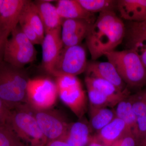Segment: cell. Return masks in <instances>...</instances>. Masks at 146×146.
<instances>
[{
	"label": "cell",
	"mask_w": 146,
	"mask_h": 146,
	"mask_svg": "<svg viewBox=\"0 0 146 146\" xmlns=\"http://www.w3.org/2000/svg\"><path fill=\"white\" fill-rule=\"evenodd\" d=\"M125 34V25L115 11L99 13L85 39L92 60H96L115 50Z\"/></svg>",
	"instance_id": "6da1fadb"
},
{
	"label": "cell",
	"mask_w": 146,
	"mask_h": 146,
	"mask_svg": "<svg viewBox=\"0 0 146 146\" xmlns=\"http://www.w3.org/2000/svg\"><path fill=\"white\" fill-rule=\"evenodd\" d=\"M24 68L0 62V98L11 110L27 104L29 80Z\"/></svg>",
	"instance_id": "7a4b0ae2"
},
{
	"label": "cell",
	"mask_w": 146,
	"mask_h": 146,
	"mask_svg": "<svg viewBox=\"0 0 146 146\" xmlns=\"http://www.w3.org/2000/svg\"><path fill=\"white\" fill-rule=\"evenodd\" d=\"M123 82L129 87L141 88L146 85V68L138 55L131 49L112 51L104 54Z\"/></svg>",
	"instance_id": "3957f363"
},
{
	"label": "cell",
	"mask_w": 146,
	"mask_h": 146,
	"mask_svg": "<svg viewBox=\"0 0 146 146\" xmlns=\"http://www.w3.org/2000/svg\"><path fill=\"white\" fill-rule=\"evenodd\" d=\"M8 125L29 146H45L48 142L27 104L11 110Z\"/></svg>",
	"instance_id": "277c9868"
},
{
	"label": "cell",
	"mask_w": 146,
	"mask_h": 146,
	"mask_svg": "<svg viewBox=\"0 0 146 146\" xmlns=\"http://www.w3.org/2000/svg\"><path fill=\"white\" fill-rule=\"evenodd\" d=\"M11 35L6 44L4 61L23 68L36 60L37 52L34 45L24 34L19 25Z\"/></svg>",
	"instance_id": "5b68a950"
},
{
	"label": "cell",
	"mask_w": 146,
	"mask_h": 146,
	"mask_svg": "<svg viewBox=\"0 0 146 146\" xmlns=\"http://www.w3.org/2000/svg\"><path fill=\"white\" fill-rule=\"evenodd\" d=\"M58 96L74 114L82 118L86 109L85 91L76 76L63 75L56 77Z\"/></svg>",
	"instance_id": "8992f818"
},
{
	"label": "cell",
	"mask_w": 146,
	"mask_h": 146,
	"mask_svg": "<svg viewBox=\"0 0 146 146\" xmlns=\"http://www.w3.org/2000/svg\"><path fill=\"white\" fill-rule=\"evenodd\" d=\"M58 96L55 82L48 78L30 79L27 89V104L37 110L51 109Z\"/></svg>",
	"instance_id": "52a82bcc"
},
{
	"label": "cell",
	"mask_w": 146,
	"mask_h": 146,
	"mask_svg": "<svg viewBox=\"0 0 146 146\" xmlns=\"http://www.w3.org/2000/svg\"><path fill=\"white\" fill-rule=\"evenodd\" d=\"M87 63L86 51L83 46L63 47L50 74L56 78L63 75L77 76L85 72Z\"/></svg>",
	"instance_id": "ba28073f"
},
{
	"label": "cell",
	"mask_w": 146,
	"mask_h": 146,
	"mask_svg": "<svg viewBox=\"0 0 146 146\" xmlns=\"http://www.w3.org/2000/svg\"><path fill=\"white\" fill-rule=\"evenodd\" d=\"M27 105L48 142L63 138L70 123L60 112L52 108L37 110Z\"/></svg>",
	"instance_id": "9c48e42d"
},
{
	"label": "cell",
	"mask_w": 146,
	"mask_h": 146,
	"mask_svg": "<svg viewBox=\"0 0 146 146\" xmlns=\"http://www.w3.org/2000/svg\"><path fill=\"white\" fill-rule=\"evenodd\" d=\"M27 0H3L0 12V34L6 40L19 25Z\"/></svg>",
	"instance_id": "30bf717a"
},
{
	"label": "cell",
	"mask_w": 146,
	"mask_h": 146,
	"mask_svg": "<svg viewBox=\"0 0 146 146\" xmlns=\"http://www.w3.org/2000/svg\"><path fill=\"white\" fill-rule=\"evenodd\" d=\"M94 23L83 19L62 20L61 36L63 47L80 44Z\"/></svg>",
	"instance_id": "8fae6325"
},
{
	"label": "cell",
	"mask_w": 146,
	"mask_h": 146,
	"mask_svg": "<svg viewBox=\"0 0 146 146\" xmlns=\"http://www.w3.org/2000/svg\"><path fill=\"white\" fill-rule=\"evenodd\" d=\"M129 22L125 27L126 45L138 55L146 68V20Z\"/></svg>",
	"instance_id": "7c38bea8"
},
{
	"label": "cell",
	"mask_w": 146,
	"mask_h": 146,
	"mask_svg": "<svg viewBox=\"0 0 146 146\" xmlns=\"http://www.w3.org/2000/svg\"><path fill=\"white\" fill-rule=\"evenodd\" d=\"M42 65L50 74L63 47L61 29L46 33L42 41Z\"/></svg>",
	"instance_id": "4fadbf2b"
},
{
	"label": "cell",
	"mask_w": 146,
	"mask_h": 146,
	"mask_svg": "<svg viewBox=\"0 0 146 146\" xmlns=\"http://www.w3.org/2000/svg\"><path fill=\"white\" fill-rule=\"evenodd\" d=\"M86 76L104 80L115 85L118 89L126 90L125 83L112 63L108 62H100L92 60L88 62L86 71Z\"/></svg>",
	"instance_id": "5bb4252c"
},
{
	"label": "cell",
	"mask_w": 146,
	"mask_h": 146,
	"mask_svg": "<svg viewBox=\"0 0 146 146\" xmlns=\"http://www.w3.org/2000/svg\"><path fill=\"white\" fill-rule=\"evenodd\" d=\"M132 131L122 120L115 117L112 121L98 131L95 138L103 145L111 146Z\"/></svg>",
	"instance_id": "9a60e30c"
},
{
	"label": "cell",
	"mask_w": 146,
	"mask_h": 146,
	"mask_svg": "<svg viewBox=\"0 0 146 146\" xmlns=\"http://www.w3.org/2000/svg\"><path fill=\"white\" fill-rule=\"evenodd\" d=\"M52 1L41 0L34 2L42 20L45 34L61 28L62 20L58 15L56 7L51 3Z\"/></svg>",
	"instance_id": "2e32d148"
},
{
	"label": "cell",
	"mask_w": 146,
	"mask_h": 146,
	"mask_svg": "<svg viewBox=\"0 0 146 146\" xmlns=\"http://www.w3.org/2000/svg\"><path fill=\"white\" fill-rule=\"evenodd\" d=\"M117 9L121 19L134 22L146 20V0H118Z\"/></svg>",
	"instance_id": "e0dca14e"
},
{
	"label": "cell",
	"mask_w": 146,
	"mask_h": 146,
	"mask_svg": "<svg viewBox=\"0 0 146 146\" xmlns=\"http://www.w3.org/2000/svg\"><path fill=\"white\" fill-rule=\"evenodd\" d=\"M89 124L82 121L70 123L62 140L69 146H87L93 136Z\"/></svg>",
	"instance_id": "ac0fdd59"
},
{
	"label": "cell",
	"mask_w": 146,
	"mask_h": 146,
	"mask_svg": "<svg viewBox=\"0 0 146 146\" xmlns=\"http://www.w3.org/2000/svg\"><path fill=\"white\" fill-rule=\"evenodd\" d=\"M56 7L62 20L83 19L92 23L96 20L94 13L85 10L77 0H59Z\"/></svg>",
	"instance_id": "d6986e66"
},
{
	"label": "cell",
	"mask_w": 146,
	"mask_h": 146,
	"mask_svg": "<svg viewBox=\"0 0 146 146\" xmlns=\"http://www.w3.org/2000/svg\"><path fill=\"white\" fill-rule=\"evenodd\" d=\"M85 83L86 85L91 86L107 97L114 107L119 102L128 97L127 89L122 91L109 82L101 78L86 76Z\"/></svg>",
	"instance_id": "ffe728a7"
},
{
	"label": "cell",
	"mask_w": 146,
	"mask_h": 146,
	"mask_svg": "<svg viewBox=\"0 0 146 146\" xmlns=\"http://www.w3.org/2000/svg\"><path fill=\"white\" fill-rule=\"evenodd\" d=\"M136 121L133 132L136 144L146 136V100L142 94L130 97Z\"/></svg>",
	"instance_id": "44dd1931"
},
{
	"label": "cell",
	"mask_w": 146,
	"mask_h": 146,
	"mask_svg": "<svg viewBox=\"0 0 146 146\" xmlns=\"http://www.w3.org/2000/svg\"><path fill=\"white\" fill-rule=\"evenodd\" d=\"M89 125L91 129L97 132L112 121L116 117L115 110L108 107H90Z\"/></svg>",
	"instance_id": "7402d4cb"
},
{
	"label": "cell",
	"mask_w": 146,
	"mask_h": 146,
	"mask_svg": "<svg viewBox=\"0 0 146 146\" xmlns=\"http://www.w3.org/2000/svg\"><path fill=\"white\" fill-rule=\"evenodd\" d=\"M21 16L30 24L39 38L43 41L45 35L44 29L34 2L27 0L22 10Z\"/></svg>",
	"instance_id": "603a6c76"
},
{
	"label": "cell",
	"mask_w": 146,
	"mask_h": 146,
	"mask_svg": "<svg viewBox=\"0 0 146 146\" xmlns=\"http://www.w3.org/2000/svg\"><path fill=\"white\" fill-rule=\"evenodd\" d=\"M115 107L116 117L124 121L133 133L136 128V121L130 97L119 102Z\"/></svg>",
	"instance_id": "cb8c5ba5"
},
{
	"label": "cell",
	"mask_w": 146,
	"mask_h": 146,
	"mask_svg": "<svg viewBox=\"0 0 146 146\" xmlns=\"http://www.w3.org/2000/svg\"><path fill=\"white\" fill-rule=\"evenodd\" d=\"M85 10L90 13H102L115 11L117 9V1L115 0H77Z\"/></svg>",
	"instance_id": "d4e9b609"
},
{
	"label": "cell",
	"mask_w": 146,
	"mask_h": 146,
	"mask_svg": "<svg viewBox=\"0 0 146 146\" xmlns=\"http://www.w3.org/2000/svg\"><path fill=\"white\" fill-rule=\"evenodd\" d=\"M0 146H27L8 124L0 126Z\"/></svg>",
	"instance_id": "484cf974"
},
{
	"label": "cell",
	"mask_w": 146,
	"mask_h": 146,
	"mask_svg": "<svg viewBox=\"0 0 146 146\" xmlns=\"http://www.w3.org/2000/svg\"><path fill=\"white\" fill-rule=\"evenodd\" d=\"M90 107L95 108L114 107L109 99L100 91L89 85H86Z\"/></svg>",
	"instance_id": "4316f807"
},
{
	"label": "cell",
	"mask_w": 146,
	"mask_h": 146,
	"mask_svg": "<svg viewBox=\"0 0 146 146\" xmlns=\"http://www.w3.org/2000/svg\"><path fill=\"white\" fill-rule=\"evenodd\" d=\"M19 25L24 34L33 44L41 45L42 41L39 38L34 29L25 19L21 16Z\"/></svg>",
	"instance_id": "83f0119b"
},
{
	"label": "cell",
	"mask_w": 146,
	"mask_h": 146,
	"mask_svg": "<svg viewBox=\"0 0 146 146\" xmlns=\"http://www.w3.org/2000/svg\"><path fill=\"white\" fill-rule=\"evenodd\" d=\"M11 110L0 98V126L8 124Z\"/></svg>",
	"instance_id": "f1b7e54d"
},
{
	"label": "cell",
	"mask_w": 146,
	"mask_h": 146,
	"mask_svg": "<svg viewBox=\"0 0 146 146\" xmlns=\"http://www.w3.org/2000/svg\"><path fill=\"white\" fill-rule=\"evenodd\" d=\"M136 141L133 133H127L111 146H136Z\"/></svg>",
	"instance_id": "f546056e"
},
{
	"label": "cell",
	"mask_w": 146,
	"mask_h": 146,
	"mask_svg": "<svg viewBox=\"0 0 146 146\" xmlns=\"http://www.w3.org/2000/svg\"><path fill=\"white\" fill-rule=\"evenodd\" d=\"M45 146H69L65 141L62 139H58L49 141Z\"/></svg>",
	"instance_id": "4dcf8cb0"
},
{
	"label": "cell",
	"mask_w": 146,
	"mask_h": 146,
	"mask_svg": "<svg viewBox=\"0 0 146 146\" xmlns=\"http://www.w3.org/2000/svg\"><path fill=\"white\" fill-rule=\"evenodd\" d=\"M7 41L4 39L0 34V62L3 60L4 53Z\"/></svg>",
	"instance_id": "1f68e13d"
},
{
	"label": "cell",
	"mask_w": 146,
	"mask_h": 146,
	"mask_svg": "<svg viewBox=\"0 0 146 146\" xmlns=\"http://www.w3.org/2000/svg\"><path fill=\"white\" fill-rule=\"evenodd\" d=\"M87 146H108L102 144L100 142H99L98 140H97L96 138H95L94 136H93L92 138H91V141L88 145Z\"/></svg>",
	"instance_id": "d6a6232c"
},
{
	"label": "cell",
	"mask_w": 146,
	"mask_h": 146,
	"mask_svg": "<svg viewBox=\"0 0 146 146\" xmlns=\"http://www.w3.org/2000/svg\"><path fill=\"white\" fill-rule=\"evenodd\" d=\"M136 146H146V136L137 143Z\"/></svg>",
	"instance_id": "836d02e7"
},
{
	"label": "cell",
	"mask_w": 146,
	"mask_h": 146,
	"mask_svg": "<svg viewBox=\"0 0 146 146\" xmlns=\"http://www.w3.org/2000/svg\"><path fill=\"white\" fill-rule=\"evenodd\" d=\"M3 1V0H0V12H1V8L2 5Z\"/></svg>",
	"instance_id": "e575fe53"
},
{
	"label": "cell",
	"mask_w": 146,
	"mask_h": 146,
	"mask_svg": "<svg viewBox=\"0 0 146 146\" xmlns=\"http://www.w3.org/2000/svg\"><path fill=\"white\" fill-rule=\"evenodd\" d=\"M142 95H143V96L144 98L146 100V91L145 93H143V94H142Z\"/></svg>",
	"instance_id": "d590c367"
}]
</instances>
